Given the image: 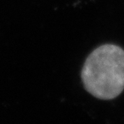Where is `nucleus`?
Here are the masks:
<instances>
[{"instance_id": "obj_1", "label": "nucleus", "mask_w": 124, "mask_h": 124, "mask_svg": "<svg viewBox=\"0 0 124 124\" xmlns=\"http://www.w3.org/2000/svg\"><path fill=\"white\" fill-rule=\"evenodd\" d=\"M85 90L96 98H116L124 89V50L104 44L87 58L81 73Z\"/></svg>"}]
</instances>
